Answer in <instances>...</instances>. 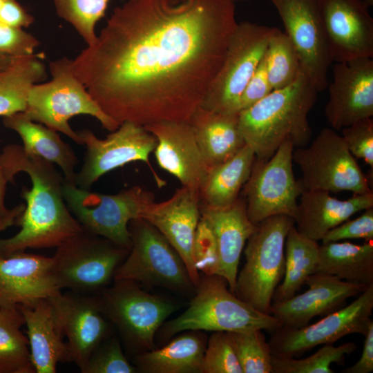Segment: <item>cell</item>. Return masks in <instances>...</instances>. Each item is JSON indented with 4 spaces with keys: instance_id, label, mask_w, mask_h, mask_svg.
<instances>
[{
    "instance_id": "f35d334b",
    "label": "cell",
    "mask_w": 373,
    "mask_h": 373,
    "mask_svg": "<svg viewBox=\"0 0 373 373\" xmlns=\"http://www.w3.org/2000/svg\"><path fill=\"white\" fill-rule=\"evenodd\" d=\"M200 373H243L227 332H213L209 337Z\"/></svg>"
},
{
    "instance_id": "5bb4252c",
    "label": "cell",
    "mask_w": 373,
    "mask_h": 373,
    "mask_svg": "<svg viewBox=\"0 0 373 373\" xmlns=\"http://www.w3.org/2000/svg\"><path fill=\"white\" fill-rule=\"evenodd\" d=\"M78 134L86 149L83 165L76 174L75 184L78 187L89 190L105 173L136 161L146 164L158 187L165 185V181L156 173L149 161L157 139L144 126L124 122L105 139L98 138L88 129Z\"/></svg>"
},
{
    "instance_id": "9c48e42d",
    "label": "cell",
    "mask_w": 373,
    "mask_h": 373,
    "mask_svg": "<svg viewBox=\"0 0 373 373\" xmlns=\"http://www.w3.org/2000/svg\"><path fill=\"white\" fill-rule=\"evenodd\" d=\"M56 248L52 272L59 288L86 294L109 284L129 252L84 229Z\"/></svg>"
},
{
    "instance_id": "44dd1931",
    "label": "cell",
    "mask_w": 373,
    "mask_h": 373,
    "mask_svg": "<svg viewBox=\"0 0 373 373\" xmlns=\"http://www.w3.org/2000/svg\"><path fill=\"white\" fill-rule=\"evenodd\" d=\"M308 289L290 298L272 302L270 314L283 326L300 328L318 316H326L345 305L347 298L359 295L368 286L351 283L324 273L307 278Z\"/></svg>"
},
{
    "instance_id": "484cf974",
    "label": "cell",
    "mask_w": 373,
    "mask_h": 373,
    "mask_svg": "<svg viewBox=\"0 0 373 373\" xmlns=\"http://www.w3.org/2000/svg\"><path fill=\"white\" fill-rule=\"evenodd\" d=\"M294 218L295 227L303 236L319 241L332 229L353 215L373 207V193H354L347 200H338L329 192L304 190Z\"/></svg>"
},
{
    "instance_id": "e575fe53",
    "label": "cell",
    "mask_w": 373,
    "mask_h": 373,
    "mask_svg": "<svg viewBox=\"0 0 373 373\" xmlns=\"http://www.w3.org/2000/svg\"><path fill=\"white\" fill-rule=\"evenodd\" d=\"M268 80L273 90L291 84L301 71L298 53L287 35L276 28L265 55Z\"/></svg>"
},
{
    "instance_id": "7c38bea8",
    "label": "cell",
    "mask_w": 373,
    "mask_h": 373,
    "mask_svg": "<svg viewBox=\"0 0 373 373\" xmlns=\"http://www.w3.org/2000/svg\"><path fill=\"white\" fill-rule=\"evenodd\" d=\"M114 282L97 298L104 314L129 345L143 352L153 350L155 334L175 310L174 305L142 290L135 282Z\"/></svg>"
},
{
    "instance_id": "f1b7e54d",
    "label": "cell",
    "mask_w": 373,
    "mask_h": 373,
    "mask_svg": "<svg viewBox=\"0 0 373 373\" xmlns=\"http://www.w3.org/2000/svg\"><path fill=\"white\" fill-rule=\"evenodd\" d=\"M256 159L246 144L231 159L210 168L199 191L200 204L225 208L233 204L248 180Z\"/></svg>"
},
{
    "instance_id": "cb8c5ba5",
    "label": "cell",
    "mask_w": 373,
    "mask_h": 373,
    "mask_svg": "<svg viewBox=\"0 0 373 373\" xmlns=\"http://www.w3.org/2000/svg\"><path fill=\"white\" fill-rule=\"evenodd\" d=\"M200 209L216 241L219 259L217 275L226 279L229 290L235 294L240 256L255 229L247 216L245 201L240 195L230 207L212 208L200 203Z\"/></svg>"
},
{
    "instance_id": "52a82bcc",
    "label": "cell",
    "mask_w": 373,
    "mask_h": 373,
    "mask_svg": "<svg viewBox=\"0 0 373 373\" xmlns=\"http://www.w3.org/2000/svg\"><path fill=\"white\" fill-rule=\"evenodd\" d=\"M62 193L69 211L85 231L128 250L131 248L130 221L140 218L144 208L155 200L153 193L139 186L105 195L66 180Z\"/></svg>"
},
{
    "instance_id": "83f0119b",
    "label": "cell",
    "mask_w": 373,
    "mask_h": 373,
    "mask_svg": "<svg viewBox=\"0 0 373 373\" xmlns=\"http://www.w3.org/2000/svg\"><path fill=\"white\" fill-rule=\"evenodd\" d=\"M3 123L6 128L18 133L27 154L58 165L65 180L75 184L77 157L72 147L60 138L56 131L30 120L23 113L3 117Z\"/></svg>"
},
{
    "instance_id": "f6af8a7d",
    "label": "cell",
    "mask_w": 373,
    "mask_h": 373,
    "mask_svg": "<svg viewBox=\"0 0 373 373\" xmlns=\"http://www.w3.org/2000/svg\"><path fill=\"white\" fill-rule=\"evenodd\" d=\"M272 90L267 78L263 57L240 98L238 113L254 105Z\"/></svg>"
},
{
    "instance_id": "4dcf8cb0",
    "label": "cell",
    "mask_w": 373,
    "mask_h": 373,
    "mask_svg": "<svg viewBox=\"0 0 373 373\" xmlns=\"http://www.w3.org/2000/svg\"><path fill=\"white\" fill-rule=\"evenodd\" d=\"M372 241L356 245L347 241L319 245L316 272L341 280L369 286L373 284Z\"/></svg>"
},
{
    "instance_id": "30bf717a",
    "label": "cell",
    "mask_w": 373,
    "mask_h": 373,
    "mask_svg": "<svg viewBox=\"0 0 373 373\" xmlns=\"http://www.w3.org/2000/svg\"><path fill=\"white\" fill-rule=\"evenodd\" d=\"M292 160L301 171L298 180L304 190L372 192L343 137L332 128H323L308 146L294 149Z\"/></svg>"
},
{
    "instance_id": "e0dca14e",
    "label": "cell",
    "mask_w": 373,
    "mask_h": 373,
    "mask_svg": "<svg viewBox=\"0 0 373 373\" xmlns=\"http://www.w3.org/2000/svg\"><path fill=\"white\" fill-rule=\"evenodd\" d=\"M333 62L373 58V19L363 0H319Z\"/></svg>"
},
{
    "instance_id": "4316f807",
    "label": "cell",
    "mask_w": 373,
    "mask_h": 373,
    "mask_svg": "<svg viewBox=\"0 0 373 373\" xmlns=\"http://www.w3.org/2000/svg\"><path fill=\"white\" fill-rule=\"evenodd\" d=\"M189 123L209 169L231 159L246 144L238 113H219L200 106Z\"/></svg>"
},
{
    "instance_id": "8fae6325",
    "label": "cell",
    "mask_w": 373,
    "mask_h": 373,
    "mask_svg": "<svg viewBox=\"0 0 373 373\" xmlns=\"http://www.w3.org/2000/svg\"><path fill=\"white\" fill-rule=\"evenodd\" d=\"M276 28L250 21L238 23L202 107L219 113H238L240 98L262 59Z\"/></svg>"
},
{
    "instance_id": "f546056e",
    "label": "cell",
    "mask_w": 373,
    "mask_h": 373,
    "mask_svg": "<svg viewBox=\"0 0 373 373\" xmlns=\"http://www.w3.org/2000/svg\"><path fill=\"white\" fill-rule=\"evenodd\" d=\"M206 345L202 334L189 331L161 348L137 355L136 364L147 373H200Z\"/></svg>"
},
{
    "instance_id": "8992f818",
    "label": "cell",
    "mask_w": 373,
    "mask_h": 373,
    "mask_svg": "<svg viewBox=\"0 0 373 373\" xmlns=\"http://www.w3.org/2000/svg\"><path fill=\"white\" fill-rule=\"evenodd\" d=\"M294 218L277 215L255 224L244 254L246 262L237 275L235 294L256 310L270 314L275 289L285 269V244Z\"/></svg>"
},
{
    "instance_id": "1f68e13d",
    "label": "cell",
    "mask_w": 373,
    "mask_h": 373,
    "mask_svg": "<svg viewBox=\"0 0 373 373\" xmlns=\"http://www.w3.org/2000/svg\"><path fill=\"white\" fill-rule=\"evenodd\" d=\"M43 54L14 57L0 71V116L23 113L31 88L46 77Z\"/></svg>"
},
{
    "instance_id": "ab89813d",
    "label": "cell",
    "mask_w": 373,
    "mask_h": 373,
    "mask_svg": "<svg viewBox=\"0 0 373 373\" xmlns=\"http://www.w3.org/2000/svg\"><path fill=\"white\" fill-rule=\"evenodd\" d=\"M83 373H134L136 368L125 356L119 340L106 338L88 360Z\"/></svg>"
},
{
    "instance_id": "ffe728a7",
    "label": "cell",
    "mask_w": 373,
    "mask_h": 373,
    "mask_svg": "<svg viewBox=\"0 0 373 373\" xmlns=\"http://www.w3.org/2000/svg\"><path fill=\"white\" fill-rule=\"evenodd\" d=\"M140 218L155 227L176 250L197 287L200 278L194 265L193 246L200 219L199 193L182 186L168 200L149 204Z\"/></svg>"
},
{
    "instance_id": "681fc988",
    "label": "cell",
    "mask_w": 373,
    "mask_h": 373,
    "mask_svg": "<svg viewBox=\"0 0 373 373\" xmlns=\"http://www.w3.org/2000/svg\"><path fill=\"white\" fill-rule=\"evenodd\" d=\"M8 180L0 167V219L8 216L11 209H8L5 206V193Z\"/></svg>"
},
{
    "instance_id": "b9f144b4",
    "label": "cell",
    "mask_w": 373,
    "mask_h": 373,
    "mask_svg": "<svg viewBox=\"0 0 373 373\" xmlns=\"http://www.w3.org/2000/svg\"><path fill=\"white\" fill-rule=\"evenodd\" d=\"M351 154L363 160L373 170V119H360L342 128V135Z\"/></svg>"
},
{
    "instance_id": "ac0fdd59",
    "label": "cell",
    "mask_w": 373,
    "mask_h": 373,
    "mask_svg": "<svg viewBox=\"0 0 373 373\" xmlns=\"http://www.w3.org/2000/svg\"><path fill=\"white\" fill-rule=\"evenodd\" d=\"M327 86L324 111L332 128L342 129L373 116V58L335 62Z\"/></svg>"
},
{
    "instance_id": "3957f363",
    "label": "cell",
    "mask_w": 373,
    "mask_h": 373,
    "mask_svg": "<svg viewBox=\"0 0 373 373\" xmlns=\"http://www.w3.org/2000/svg\"><path fill=\"white\" fill-rule=\"evenodd\" d=\"M318 93L301 69L291 84L238 113L240 131L256 158L268 160L287 140L294 147L308 144L312 131L307 116Z\"/></svg>"
},
{
    "instance_id": "f907efd6",
    "label": "cell",
    "mask_w": 373,
    "mask_h": 373,
    "mask_svg": "<svg viewBox=\"0 0 373 373\" xmlns=\"http://www.w3.org/2000/svg\"><path fill=\"white\" fill-rule=\"evenodd\" d=\"M13 58L8 55L0 54V71L8 66Z\"/></svg>"
},
{
    "instance_id": "7a4b0ae2",
    "label": "cell",
    "mask_w": 373,
    "mask_h": 373,
    "mask_svg": "<svg viewBox=\"0 0 373 373\" xmlns=\"http://www.w3.org/2000/svg\"><path fill=\"white\" fill-rule=\"evenodd\" d=\"M0 167L11 184L19 172L26 173L32 182L30 189L23 186L21 192L26 201L16 220L21 229L12 237L0 240L1 256L28 248L57 247L83 230L65 202V179L54 164L27 154L22 146L9 144L0 153Z\"/></svg>"
},
{
    "instance_id": "816d5d0a",
    "label": "cell",
    "mask_w": 373,
    "mask_h": 373,
    "mask_svg": "<svg viewBox=\"0 0 373 373\" xmlns=\"http://www.w3.org/2000/svg\"><path fill=\"white\" fill-rule=\"evenodd\" d=\"M363 1L370 8L373 6V0H363Z\"/></svg>"
},
{
    "instance_id": "11a10c76",
    "label": "cell",
    "mask_w": 373,
    "mask_h": 373,
    "mask_svg": "<svg viewBox=\"0 0 373 373\" xmlns=\"http://www.w3.org/2000/svg\"><path fill=\"white\" fill-rule=\"evenodd\" d=\"M1 305V298H0V305Z\"/></svg>"
},
{
    "instance_id": "60d3db41",
    "label": "cell",
    "mask_w": 373,
    "mask_h": 373,
    "mask_svg": "<svg viewBox=\"0 0 373 373\" xmlns=\"http://www.w3.org/2000/svg\"><path fill=\"white\" fill-rule=\"evenodd\" d=\"M193 258L198 271L205 276L217 274L219 259L216 241L209 224L201 216L193 241Z\"/></svg>"
},
{
    "instance_id": "d590c367",
    "label": "cell",
    "mask_w": 373,
    "mask_h": 373,
    "mask_svg": "<svg viewBox=\"0 0 373 373\" xmlns=\"http://www.w3.org/2000/svg\"><path fill=\"white\" fill-rule=\"evenodd\" d=\"M356 349L353 342L338 346L326 344L314 354L301 359L272 355V373H333L332 363L344 364L346 355Z\"/></svg>"
},
{
    "instance_id": "bcb514c9",
    "label": "cell",
    "mask_w": 373,
    "mask_h": 373,
    "mask_svg": "<svg viewBox=\"0 0 373 373\" xmlns=\"http://www.w3.org/2000/svg\"><path fill=\"white\" fill-rule=\"evenodd\" d=\"M35 21L17 0H3L0 8V23L17 28L28 27Z\"/></svg>"
},
{
    "instance_id": "ee69618b",
    "label": "cell",
    "mask_w": 373,
    "mask_h": 373,
    "mask_svg": "<svg viewBox=\"0 0 373 373\" xmlns=\"http://www.w3.org/2000/svg\"><path fill=\"white\" fill-rule=\"evenodd\" d=\"M39 45V40L21 28L0 23V54L12 57L30 56Z\"/></svg>"
},
{
    "instance_id": "c3c4849f",
    "label": "cell",
    "mask_w": 373,
    "mask_h": 373,
    "mask_svg": "<svg viewBox=\"0 0 373 373\" xmlns=\"http://www.w3.org/2000/svg\"><path fill=\"white\" fill-rule=\"evenodd\" d=\"M25 205L20 204L11 209L10 213L0 219V233L8 227L16 224L17 217L23 211ZM1 240V239H0ZM1 256L0 251V257Z\"/></svg>"
},
{
    "instance_id": "d6a6232c",
    "label": "cell",
    "mask_w": 373,
    "mask_h": 373,
    "mask_svg": "<svg viewBox=\"0 0 373 373\" xmlns=\"http://www.w3.org/2000/svg\"><path fill=\"white\" fill-rule=\"evenodd\" d=\"M318 251V241L300 234L295 225L290 228L285 244V274L275 289L272 302L287 300L300 289L308 276L316 272Z\"/></svg>"
},
{
    "instance_id": "db71d44e",
    "label": "cell",
    "mask_w": 373,
    "mask_h": 373,
    "mask_svg": "<svg viewBox=\"0 0 373 373\" xmlns=\"http://www.w3.org/2000/svg\"><path fill=\"white\" fill-rule=\"evenodd\" d=\"M2 1H3V0H0V8H1V4H2Z\"/></svg>"
},
{
    "instance_id": "7dc6e473",
    "label": "cell",
    "mask_w": 373,
    "mask_h": 373,
    "mask_svg": "<svg viewBox=\"0 0 373 373\" xmlns=\"http://www.w3.org/2000/svg\"><path fill=\"white\" fill-rule=\"evenodd\" d=\"M363 348L359 360L342 373H370L373 371V322L365 334Z\"/></svg>"
},
{
    "instance_id": "2e32d148",
    "label": "cell",
    "mask_w": 373,
    "mask_h": 373,
    "mask_svg": "<svg viewBox=\"0 0 373 373\" xmlns=\"http://www.w3.org/2000/svg\"><path fill=\"white\" fill-rule=\"evenodd\" d=\"M283 23L285 33L300 59L301 69L318 92L328 86L333 63L324 30L319 0H269Z\"/></svg>"
},
{
    "instance_id": "6da1fadb",
    "label": "cell",
    "mask_w": 373,
    "mask_h": 373,
    "mask_svg": "<svg viewBox=\"0 0 373 373\" xmlns=\"http://www.w3.org/2000/svg\"><path fill=\"white\" fill-rule=\"evenodd\" d=\"M238 23L231 0H128L73 59L74 70L119 124L189 122Z\"/></svg>"
},
{
    "instance_id": "7bdbcfd3",
    "label": "cell",
    "mask_w": 373,
    "mask_h": 373,
    "mask_svg": "<svg viewBox=\"0 0 373 373\" xmlns=\"http://www.w3.org/2000/svg\"><path fill=\"white\" fill-rule=\"evenodd\" d=\"M347 239L373 240V207L364 210L358 217L343 222L330 229L321 240L322 242H338Z\"/></svg>"
},
{
    "instance_id": "9a60e30c",
    "label": "cell",
    "mask_w": 373,
    "mask_h": 373,
    "mask_svg": "<svg viewBox=\"0 0 373 373\" xmlns=\"http://www.w3.org/2000/svg\"><path fill=\"white\" fill-rule=\"evenodd\" d=\"M372 309L373 284L350 304L315 323L300 328L282 325L272 331L268 341L271 354L295 358L318 345L333 344L348 334L365 336L373 322Z\"/></svg>"
},
{
    "instance_id": "74e56055",
    "label": "cell",
    "mask_w": 373,
    "mask_h": 373,
    "mask_svg": "<svg viewBox=\"0 0 373 373\" xmlns=\"http://www.w3.org/2000/svg\"><path fill=\"white\" fill-rule=\"evenodd\" d=\"M110 0H53L57 15L68 22L87 46L95 41L96 23L104 16Z\"/></svg>"
},
{
    "instance_id": "ba28073f",
    "label": "cell",
    "mask_w": 373,
    "mask_h": 373,
    "mask_svg": "<svg viewBox=\"0 0 373 373\" xmlns=\"http://www.w3.org/2000/svg\"><path fill=\"white\" fill-rule=\"evenodd\" d=\"M128 230L131 248L113 280H131L182 293L195 287L180 256L155 227L139 218L130 221Z\"/></svg>"
},
{
    "instance_id": "d4e9b609",
    "label": "cell",
    "mask_w": 373,
    "mask_h": 373,
    "mask_svg": "<svg viewBox=\"0 0 373 373\" xmlns=\"http://www.w3.org/2000/svg\"><path fill=\"white\" fill-rule=\"evenodd\" d=\"M27 327L31 361L36 373H55L70 358L59 316L48 298L18 305Z\"/></svg>"
},
{
    "instance_id": "f5cc1de1",
    "label": "cell",
    "mask_w": 373,
    "mask_h": 373,
    "mask_svg": "<svg viewBox=\"0 0 373 373\" xmlns=\"http://www.w3.org/2000/svg\"><path fill=\"white\" fill-rule=\"evenodd\" d=\"M231 1H233V2H237V1L242 2V1H248L249 0H231Z\"/></svg>"
},
{
    "instance_id": "5b68a950",
    "label": "cell",
    "mask_w": 373,
    "mask_h": 373,
    "mask_svg": "<svg viewBox=\"0 0 373 373\" xmlns=\"http://www.w3.org/2000/svg\"><path fill=\"white\" fill-rule=\"evenodd\" d=\"M52 79L35 84L30 89L23 114L30 120L65 134L78 144L82 140L68 121L79 115L96 118L112 132L119 124L103 111L76 75L73 59L62 57L49 65Z\"/></svg>"
},
{
    "instance_id": "603a6c76",
    "label": "cell",
    "mask_w": 373,
    "mask_h": 373,
    "mask_svg": "<svg viewBox=\"0 0 373 373\" xmlns=\"http://www.w3.org/2000/svg\"><path fill=\"white\" fill-rule=\"evenodd\" d=\"M52 258L25 251L0 257L1 304L25 305L59 293Z\"/></svg>"
},
{
    "instance_id": "836d02e7",
    "label": "cell",
    "mask_w": 373,
    "mask_h": 373,
    "mask_svg": "<svg viewBox=\"0 0 373 373\" xmlns=\"http://www.w3.org/2000/svg\"><path fill=\"white\" fill-rule=\"evenodd\" d=\"M18 305H0V373H35Z\"/></svg>"
},
{
    "instance_id": "277c9868",
    "label": "cell",
    "mask_w": 373,
    "mask_h": 373,
    "mask_svg": "<svg viewBox=\"0 0 373 373\" xmlns=\"http://www.w3.org/2000/svg\"><path fill=\"white\" fill-rule=\"evenodd\" d=\"M197 288L188 308L162 325V340L167 341L184 331L272 332L283 325L272 315L256 310L231 293L227 281L221 276H205Z\"/></svg>"
},
{
    "instance_id": "d6986e66",
    "label": "cell",
    "mask_w": 373,
    "mask_h": 373,
    "mask_svg": "<svg viewBox=\"0 0 373 373\" xmlns=\"http://www.w3.org/2000/svg\"><path fill=\"white\" fill-rule=\"evenodd\" d=\"M48 300L59 316L70 362L82 370L97 347L108 337V320L98 298L86 294L60 291Z\"/></svg>"
},
{
    "instance_id": "4fadbf2b",
    "label": "cell",
    "mask_w": 373,
    "mask_h": 373,
    "mask_svg": "<svg viewBox=\"0 0 373 373\" xmlns=\"http://www.w3.org/2000/svg\"><path fill=\"white\" fill-rule=\"evenodd\" d=\"M294 149L291 142L287 140L268 160L256 157L241 195L254 224L277 215L288 216L294 220L297 199L304 189L294 177Z\"/></svg>"
},
{
    "instance_id": "8d00e7d4",
    "label": "cell",
    "mask_w": 373,
    "mask_h": 373,
    "mask_svg": "<svg viewBox=\"0 0 373 373\" xmlns=\"http://www.w3.org/2000/svg\"><path fill=\"white\" fill-rule=\"evenodd\" d=\"M227 332L243 373H272V354L262 329Z\"/></svg>"
},
{
    "instance_id": "7402d4cb",
    "label": "cell",
    "mask_w": 373,
    "mask_h": 373,
    "mask_svg": "<svg viewBox=\"0 0 373 373\" xmlns=\"http://www.w3.org/2000/svg\"><path fill=\"white\" fill-rule=\"evenodd\" d=\"M144 128L157 139L153 152L160 167L199 193L209 169L189 122L161 121Z\"/></svg>"
}]
</instances>
